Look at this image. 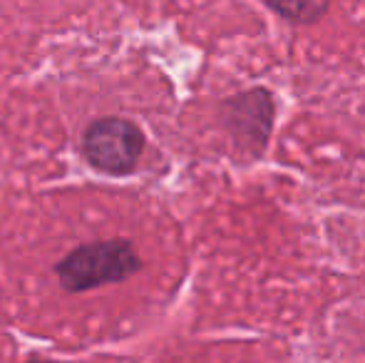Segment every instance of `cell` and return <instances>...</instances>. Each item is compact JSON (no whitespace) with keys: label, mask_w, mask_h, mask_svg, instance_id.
<instances>
[{"label":"cell","mask_w":365,"mask_h":363,"mask_svg":"<svg viewBox=\"0 0 365 363\" xmlns=\"http://www.w3.org/2000/svg\"><path fill=\"white\" fill-rule=\"evenodd\" d=\"M145 135L130 120L102 117L92 122L82 135V155L92 167L107 175H127L142 160Z\"/></svg>","instance_id":"obj_2"},{"label":"cell","mask_w":365,"mask_h":363,"mask_svg":"<svg viewBox=\"0 0 365 363\" xmlns=\"http://www.w3.org/2000/svg\"><path fill=\"white\" fill-rule=\"evenodd\" d=\"M269 5L293 23H316L328 10V0H269Z\"/></svg>","instance_id":"obj_3"},{"label":"cell","mask_w":365,"mask_h":363,"mask_svg":"<svg viewBox=\"0 0 365 363\" xmlns=\"http://www.w3.org/2000/svg\"><path fill=\"white\" fill-rule=\"evenodd\" d=\"M33 363H50V361H33Z\"/></svg>","instance_id":"obj_4"},{"label":"cell","mask_w":365,"mask_h":363,"mask_svg":"<svg viewBox=\"0 0 365 363\" xmlns=\"http://www.w3.org/2000/svg\"><path fill=\"white\" fill-rule=\"evenodd\" d=\"M145 269L105 192H65L0 212V306L43 334H102L107 301Z\"/></svg>","instance_id":"obj_1"}]
</instances>
